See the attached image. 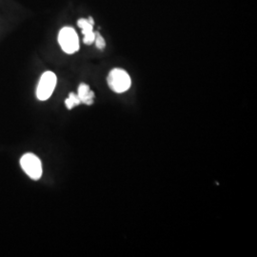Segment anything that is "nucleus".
I'll list each match as a JSON object with an SVG mask.
<instances>
[{"label":"nucleus","instance_id":"20e7f679","mask_svg":"<svg viewBox=\"0 0 257 257\" xmlns=\"http://www.w3.org/2000/svg\"><path fill=\"white\" fill-rule=\"evenodd\" d=\"M56 86V75L53 72H46L42 74L37 86V98L45 101L51 97Z\"/></svg>","mask_w":257,"mask_h":257},{"label":"nucleus","instance_id":"f257e3e1","mask_svg":"<svg viewBox=\"0 0 257 257\" xmlns=\"http://www.w3.org/2000/svg\"><path fill=\"white\" fill-rule=\"evenodd\" d=\"M108 85L114 92L122 93L128 91L132 84L128 73L121 69H113L110 71L107 78Z\"/></svg>","mask_w":257,"mask_h":257},{"label":"nucleus","instance_id":"39448f33","mask_svg":"<svg viewBox=\"0 0 257 257\" xmlns=\"http://www.w3.org/2000/svg\"><path fill=\"white\" fill-rule=\"evenodd\" d=\"M77 96L79 97L80 102L86 105H92L94 98V92L90 90V87L87 84H80L78 88V93Z\"/></svg>","mask_w":257,"mask_h":257},{"label":"nucleus","instance_id":"7ed1b4c3","mask_svg":"<svg viewBox=\"0 0 257 257\" xmlns=\"http://www.w3.org/2000/svg\"><path fill=\"white\" fill-rule=\"evenodd\" d=\"M20 165L26 175L34 180H38L42 175V164L34 154H26L21 157Z\"/></svg>","mask_w":257,"mask_h":257},{"label":"nucleus","instance_id":"6e6552de","mask_svg":"<svg viewBox=\"0 0 257 257\" xmlns=\"http://www.w3.org/2000/svg\"><path fill=\"white\" fill-rule=\"evenodd\" d=\"M94 41H95L96 47L98 49H100V50H103L105 46H106V42H105L104 38H103V37H102L99 33H95V39H94Z\"/></svg>","mask_w":257,"mask_h":257},{"label":"nucleus","instance_id":"0eeeda50","mask_svg":"<svg viewBox=\"0 0 257 257\" xmlns=\"http://www.w3.org/2000/svg\"><path fill=\"white\" fill-rule=\"evenodd\" d=\"M77 25H78V27L82 30L83 35H85V34H87V33H90V32L93 31V30H92V29H93V25H92V24L89 22L88 19H79V20L77 21Z\"/></svg>","mask_w":257,"mask_h":257},{"label":"nucleus","instance_id":"f03ea898","mask_svg":"<svg viewBox=\"0 0 257 257\" xmlns=\"http://www.w3.org/2000/svg\"><path fill=\"white\" fill-rule=\"evenodd\" d=\"M58 42L66 54H74L79 50V39L73 28L65 27L59 32Z\"/></svg>","mask_w":257,"mask_h":257},{"label":"nucleus","instance_id":"1a4fd4ad","mask_svg":"<svg viewBox=\"0 0 257 257\" xmlns=\"http://www.w3.org/2000/svg\"><path fill=\"white\" fill-rule=\"evenodd\" d=\"M94 39H95V33H94L93 31H92V32L87 33V34H85V35H84V39H83V41H84V43H85V44H87V45H91V44L93 43Z\"/></svg>","mask_w":257,"mask_h":257},{"label":"nucleus","instance_id":"423d86ee","mask_svg":"<svg viewBox=\"0 0 257 257\" xmlns=\"http://www.w3.org/2000/svg\"><path fill=\"white\" fill-rule=\"evenodd\" d=\"M80 103H81V102H80L79 97L77 96V94H75L74 92H71V93L69 94V97H68V98L66 99V101H65L66 107H67L69 110H72L74 107L79 105Z\"/></svg>","mask_w":257,"mask_h":257}]
</instances>
